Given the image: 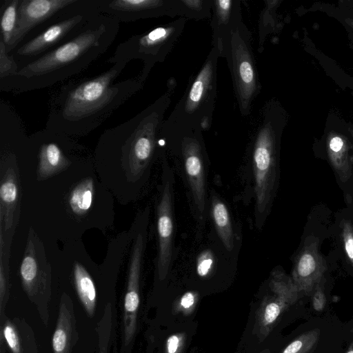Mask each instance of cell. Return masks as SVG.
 I'll return each mask as SVG.
<instances>
[{
    "instance_id": "obj_14",
    "label": "cell",
    "mask_w": 353,
    "mask_h": 353,
    "mask_svg": "<svg viewBox=\"0 0 353 353\" xmlns=\"http://www.w3.org/2000/svg\"><path fill=\"white\" fill-rule=\"evenodd\" d=\"M174 173L163 157L161 183L157 204V257L156 272L161 281L167 277L171 265L174 236Z\"/></svg>"
},
{
    "instance_id": "obj_21",
    "label": "cell",
    "mask_w": 353,
    "mask_h": 353,
    "mask_svg": "<svg viewBox=\"0 0 353 353\" xmlns=\"http://www.w3.org/2000/svg\"><path fill=\"white\" fill-rule=\"evenodd\" d=\"M0 335L12 353H37L33 331L23 320H10L0 314Z\"/></svg>"
},
{
    "instance_id": "obj_18",
    "label": "cell",
    "mask_w": 353,
    "mask_h": 353,
    "mask_svg": "<svg viewBox=\"0 0 353 353\" xmlns=\"http://www.w3.org/2000/svg\"><path fill=\"white\" fill-rule=\"evenodd\" d=\"M326 262L319 252V240L307 236L296 256L292 272V280L300 294L309 295L324 279Z\"/></svg>"
},
{
    "instance_id": "obj_30",
    "label": "cell",
    "mask_w": 353,
    "mask_h": 353,
    "mask_svg": "<svg viewBox=\"0 0 353 353\" xmlns=\"http://www.w3.org/2000/svg\"><path fill=\"white\" fill-rule=\"evenodd\" d=\"M18 70L14 57L6 51L5 43L0 39V80L14 75Z\"/></svg>"
},
{
    "instance_id": "obj_13",
    "label": "cell",
    "mask_w": 353,
    "mask_h": 353,
    "mask_svg": "<svg viewBox=\"0 0 353 353\" xmlns=\"http://www.w3.org/2000/svg\"><path fill=\"white\" fill-rule=\"evenodd\" d=\"M276 133L272 123L264 116L253 148L256 209L262 214L271 201L276 180Z\"/></svg>"
},
{
    "instance_id": "obj_38",
    "label": "cell",
    "mask_w": 353,
    "mask_h": 353,
    "mask_svg": "<svg viewBox=\"0 0 353 353\" xmlns=\"http://www.w3.org/2000/svg\"><path fill=\"white\" fill-rule=\"evenodd\" d=\"M260 353H270V352L269 350L265 349V350H263L262 352H261Z\"/></svg>"
},
{
    "instance_id": "obj_8",
    "label": "cell",
    "mask_w": 353,
    "mask_h": 353,
    "mask_svg": "<svg viewBox=\"0 0 353 353\" xmlns=\"http://www.w3.org/2000/svg\"><path fill=\"white\" fill-rule=\"evenodd\" d=\"M99 13L96 0H74L61 9L10 52L19 69L74 37Z\"/></svg>"
},
{
    "instance_id": "obj_24",
    "label": "cell",
    "mask_w": 353,
    "mask_h": 353,
    "mask_svg": "<svg viewBox=\"0 0 353 353\" xmlns=\"http://www.w3.org/2000/svg\"><path fill=\"white\" fill-rule=\"evenodd\" d=\"M212 214L218 234L228 251L234 247V234L225 204L217 196L212 200Z\"/></svg>"
},
{
    "instance_id": "obj_37",
    "label": "cell",
    "mask_w": 353,
    "mask_h": 353,
    "mask_svg": "<svg viewBox=\"0 0 353 353\" xmlns=\"http://www.w3.org/2000/svg\"><path fill=\"white\" fill-rule=\"evenodd\" d=\"M345 21L347 23L353 28V19H347Z\"/></svg>"
},
{
    "instance_id": "obj_2",
    "label": "cell",
    "mask_w": 353,
    "mask_h": 353,
    "mask_svg": "<svg viewBox=\"0 0 353 353\" xmlns=\"http://www.w3.org/2000/svg\"><path fill=\"white\" fill-rule=\"evenodd\" d=\"M170 101L167 94L128 121L105 130L93 152L100 181L122 205L144 194L158 154L163 114Z\"/></svg>"
},
{
    "instance_id": "obj_34",
    "label": "cell",
    "mask_w": 353,
    "mask_h": 353,
    "mask_svg": "<svg viewBox=\"0 0 353 353\" xmlns=\"http://www.w3.org/2000/svg\"><path fill=\"white\" fill-rule=\"evenodd\" d=\"M323 283L324 279L315 287L312 292V304L313 309L316 312L323 310L326 303Z\"/></svg>"
},
{
    "instance_id": "obj_3",
    "label": "cell",
    "mask_w": 353,
    "mask_h": 353,
    "mask_svg": "<svg viewBox=\"0 0 353 353\" xmlns=\"http://www.w3.org/2000/svg\"><path fill=\"white\" fill-rule=\"evenodd\" d=\"M110 63L98 75L70 79L54 89L49 98L46 128L74 138L88 135L143 88L138 77L115 81L128 62Z\"/></svg>"
},
{
    "instance_id": "obj_16",
    "label": "cell",
    "mask_w": 353,
    "mask_h": 353,
    "mask_svg": "<svg viewBox=\"0 0 353 353\" xmlns=\"http://www.w3.org/2000/svg\"><path fill=\"white\" fill-rule=\"evenodd\" d=\"M270 288L272 294L263 298L256 314L253 332L260 341L268 336L283 312L297 301L300 294L292 279L279 270L272 274Z\"/></svg>"
},
{
    "instance_id": "obj_25",
    "label": "cell",
    "mask_w": 353,
    "mask_h": 353,
    "mask_svg": "<svg viewBox=\"0 0 353 353\" xmlns=\"http://www.w3.org/2000/svg\"><path fill=\"white\" fill-rule=\"evenodd\" d=\"M20 0H3L0 8V39L6 48L10 44L16 30Z\"/></svg>"
},
{
    "instance_id": "obj_27",
    "label": "cell",
    "mask_w": 353,
    "mask_h": 353,
    "mask_svg": "<svg viewBox=\"0 0 353 353\" xmlns=\"http://www.w3.org/2000/svg\"><path fill=\"white\" fill-rule=\"evenodd\" d=\"M177 15L185 18L203 19L210 16L212 0H175Z\"/></svg>"
},
{
    "instance_id": "obj_32",
    "label": "cell",
    "mask_w": 353,
    "mask_h": 353,
    "mask_svg": "<svg viewBox=\"0 0 353 353\" xmlns=\"http://www.w3.org/2000/svg\"><path fill=\"white\" fill-rule=\"evenodd\" d=\"M341 228L345 252L353 268V223L350 221L343 220Z\"/></svg>"
},
{
    "instance_id": "obj_23",
    "label": "cell",
    "mask_w": 353,
    "mask_h": 353,
    "mask_svg": "<svg viewBox=\"0 0 353 353\" xmlns=\"http://www.w3.org/2000/svg\"><path fill=\"white\" fill-rule=\"evenodd\" d=\"M327 151L332 166L340 180L346 182L352 174V160L347 143L339 136H332L328 140Z\"/></svg>"
},
{
    "instance_id": "obj_33",
    "label": "cell",
    "mask_w": 353,
    "mask_h": 353,
    "mask_svg": "<svg viewBox=\"0 0 353 353\" xmlns=\"http://www.w3.org/2000/svg\"><path fill=\"white\" fill-rule=\"evenodd\" d=\"M186 338L185 332H177L170 335L166 340L165 353H182Z\"/></svg>"
},
{
    "instance_id": "obj_7",
    "label": "cell",
    "mask_w": 353,
    "mask_h": 353,
    "mask_svg": "<svg viewBox=\"0 0 353 353\" xmlns=\"http://www.w3.org/2000/svg\"><path fill=\"white\" fill-rule=\"evenodd\" d=\"M10 269L17 270L22 290L47 325L53 290L52 266L44 242L31 227L22 222L13 239Z\"/></svg>"
},
{
    "instance_id": "obj_5",
    "label": "cell",
    "mask_w": 353,
    "mask_h": 353,
    "mask_svg": "<svg viewBox=\"0 0 353 353\" xmlns=\"http://www.w3.org/2000/svg\"><path fill=\"white\" fill-rule=\"evenodd\" d=\"M23 122L8 102H0V246L11 251L21 220L22 186L19 153L28 136Z\"/></svg>"
},
{
    "instance_id": "obj_17",
    "label": "cell",
    "mask_w": 353,
    "mask_h": 353,
    "mask_svg": "<svg viewBox=\"0 0 353 353\" xmlns=\"http://www.w3.org/2000/svg\"><path fill=\"white\" fill-rule=\"evenodd\" d=\"M101 13L120 22L177 15L175 0H96Z\"/></svg>"
},
{
    "instance_id": "obj_10",
    "label": "cell",
    "mask_w": 353,
    "mask_h": 353,
    "mask_svg": "<svg viewBox=\"0 0 353 353\" xmlns=\"http://www.w3.org/2000/svg\"><path fill=\"white\" fill-rule=\"evenodd\" d=\"M185 23V18L181 17L129 37L117 46L108 62L124 61L129 63L134 59H140L143 67L138 77L144 83L153 66L164 61L182 32Z\"/></svg>"
},
{
    "instance_id": "obj_11",
    "label": "cell",
    "mask_w": 353,
    "mask_h": 353,
    "mask_svg": "<svg viewBox=\"0 0 353 353\" xmlns=\"http://www.w3.org/2000/svg\"><path fill=\"white\" fill-rule=\"evenodd\" d=\"M219 56V50L214 46L202 68L168 119L169 121L202 128L203 123L212 117L216 94Z\"/></svg>"
},
{
    "instance_id": "obj_35",
    "label": "cell",
    "mask_w": 353,
    "mask_h": 353,
    "mask_svg": "<svg viewBox=\"0 0 353 353\" xmlns=\"http://www.w3.org/2000/svg\"><path fill=\"white\" fill-rule=\"evenodd\" d=\"M213 264V258L210 252H203L199 256L197 264L196 271L201 277L206 276L212 270Z\"/></svg>"
},
{
    "instance_id": "obj_22",
    "label": "cell",
    "mask_w": 353,
    "mask_h": 353,
    "mask_svg": "<svg viewBox=\"0 0 353 353\" xmlns=\"http://www.w3.org/2000/svg\"><path fill=\"white\" fill-rule=\"evenodd\" d=\"M239 3L233 0L213 1L212 27L214 41L241 19Z\"/></svg>"
},
{
    "instance_id": "obj_20",
    "label": "cell",
    "mask_w": 353,
    "mask_h": 353,
    "mask_svg": "<svg viewBox=\"0 0 353 353\" xmlns=\"http://www.w3.org/2000/svg\"><path fill=\"white\" fill-rule=\"evenodd\" d=\"M78 339L73 300L63 291L60 296L58 317L52 335V353H72Z\"/></svg>"
},
{
    "instance_id": "obj_26",
    "label": "cell",
    "mask_w": 353,
    "mask_h": 353,
    "mask_svg": "<svg viewBox=\"0 0 353 353\" xmlns=\"http://www.w3.org/2000/svg\"><path fill=\"white\" fill-rule=\"evenodd\" d=\"M112 305L111 302L108 301L105 304L103 314L97 323V353H109L112 338Z\"/></svg>"
},
{
    "instance_id": "obj_4",
    "label": "cell",
    "mask_w": 353,
    "mask_h": 353,
    "mask_svg": "<svg viewBox=\"0 0 353 353\" xmlns=\"http://www.w3.org/2000/svg\"><path fill=\"white\" fill-rule=\"evenodd\" d=\"M119 23L99 13L74 37L0 80V91L19 94L41 90L78 75L112 46Z\"/></svg>"
},
{
    "instance_id": "obj_28",
    "label": "cell",
    "mask_w": 353,
    "mask_h": 353,
    "mask_svg": "<svg viewBox=\"0 0 353 353\" xmlns=\"http://www.w3.org/2000/svg\"><path fill=\"white\" fill-rule=\"evenodd\" d=\"M10 253V251L0 247V314H5L11 292Z\"/></svg>"
},
{
    "instance_id": "obj_36",
    "label": "cell",
    "mask_w": 353,
    "mask_h": 353,
    "mask_svg": "<svg viewBox=\"0 0 353 353\" xmlns=\"http://www.w3.org/2000/svg\"><path fill=\"white\" fill-rule=\"evenodd\" d=\"M345 353H353V342L350 343Z\"/></svg>"
},
{
    "instance_id": "obj_9",
    "label": "cell",
    "mask_w": 353,
    "mask_h": 353,
    "mask_svg": "<svg viewBox=\"0 0 353 353\" xmlns=\"http://www.w3.org/2000/svg\"><path fill=\"white\" fill-rule=\"evenodd\" d=\"M248 33L241 19L214 41L219 54L228 61L239 107L245 114L259 89Z\"/></svg>"
},
{
    "instance_id": "obj_19",
    "label": "cell",
    "mask_w": 353,
    "mask_h": 353,
    "mask_svg": "<svg viewBox=\"0 0 353 353\" xmlns=\"http://www.w3.org/2000/svg\"><path fill=\"white\" fill-rule=\"evenodd\" d=\"M74 0H20L14 36L6 48L12 52L34 28L47 21Z\"/></svg>"
},
{
    "instance_id": "obj_6",
    "label": "cell",
    "mask_w": 353,
    "mask_h": 353,
    "mask_svg": "<svg viewBox=\"0 0 353 353\" xmlns=\"http://www.w3.org/2000/svg\"><path fill=\"white\" fill-rule=\"evenodd\" d=\"M93 153L76 138L45 128L28 134L19 153L21 186L46 181Z\"/></svg>"
},
{
    "instance_id": "obj_39",
    "label": "cell",
    "mask_w": 353,
    "mask_h": 353,
    "mask_svg": "<svg viewBox=\"0 0 353 353\" xmlns=\"http://www.w3.org/2000/svg\"><path fill=\"white\" fill-rule=\"evenodd\" d=\"M352 332H353V329L352 330Z\"/></svg>"
},
{
    "instance_id": "obj_1",
    "label": "cell",
    "mask_w": 353,
    "mask_h": 353,
    "mask_svg": "<svg viewBox=\"0 0 353 353\" xmlns=\"http://www.w3.org/2000/svg\"><path fill=\"white\" fill-rule=\"evenodd\" d=\"M114 221V197L100 181L93 157L46 181L22 186L20 222L43 242L82 239L92 229L105 234Z\"/></svg>"
},
{
    "instance_id": "obj_29",
    "label": "cell",
    "mask_w": 353,
    "mask_h": 353,
    "mask_svg": "<svg viewBox=\"0 0 353 353\" xmlns=\"http://www.w3.org/2000/svg\"><path fill=\"white\" fill-rule=\"evenodd\" d=\"M317 328L307 331L294 339L281 353H310L319 339Z\"/></svg>"
},
{
    "instance_id": "obj_31",
    "label": "cell",
    "mask_w": 353,
    "mask_h": 353,
    "mask_svg": "<svg viewBox=\"0 0 353 353\" xmlns=\"http://www.w3.org/2000/svg\"><path fill=\"white\" fill-rule=\"evenodd\" d=\"M199 300V294L195 291H188L181 296L173 305L174 314L181 313L184 316H188L196 308Z\"/></svg>"
},
{
    "instance_id": "obj_12",
    "label": "cell",
    "mask_w": 353,
    "mask_h": 353,
    "mask_svg": "<svg viewBox=\"0 0 353 353\" xmlns=\"http://www.w3.org/2000/svg\"><path fill=\"white\" fill-rule=\"evenodd\" d=\"M150 208L146 205L137 212L128 231L130 244L128 250L127 282L123 303V343L128 347L132 341L137 323L140 303V283L144 253L148 238Z\"/></svg>"
},
{
    "instance_id": "obj_15",
    "label": "cell",
    "mask_w": 353,
    "mask_h": 353,
    "mask_svg": "<svg viewBox=\"0 0 353 353\" xmlns=\"http://www.w3.org/2000/svg\"><path fill=\"white\" fill-rule=\"evenodd\" d=\"M179 137L180 149L187 180L196 212L203 219L205 207V180L201 128L177 124L168 120Z\"/></svg>"
}]
</instances>
